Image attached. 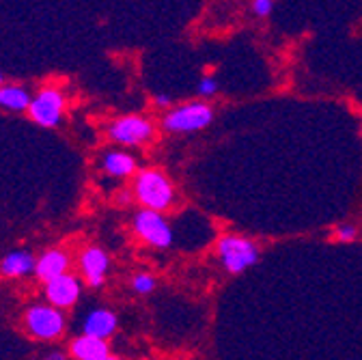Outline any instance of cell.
<instances>
[{"mask_svg": "<svg viewBox=\"0 0 362 360\" xmlns=\"http://www.w3.org/2000/svg\"><path fill=\"white\" fill-rule=\"evenodd\" d=\"M117 326H119V320H117V315L112 310H108V308H95V310H90L86 318H84L82 330H84L86 337L106 341V339H110L117 332Z\"/></svg>", "mask_w": 362, "mask_h": 360, "instance_id": "10", "label": "cell"}, {"mask_svg": "<svg viewBox=\"0 0 362 360\" xmlns=\"http://www.w3.org/2000/svg\"><path fill=\"white\" fill-rule=\"evenodd\" d=\"M80 291H82V285H80L78 277H74V274L59 277L45 285V298H48V304L59 310L74 306L80 298Z\"/></svg>", "mask_w": 362, "mask_h": 360, "instance_id": "8", "label": "cell"}, {"mask_svg": "<svg viewBox=\"0 0 362 360\" xmlns=\"http://www.w3.org/2000/svg\"><path fill=\"white\" fill-rule=\"evenodd\" d=\"M132 289L141 296H147L156 289V279L151 274H136L132 279Z\"/></svg>", "mask_w": 362, "mask_h": 360, "instance_id": "16", "label": "cell"}, {"mask_svg": "<svg viewBox=\"0 0 362 360\" xmlns=\"http://www.w3.org/2000/svg\"><path fill=\"white\" fill-rule=\"evenodd\" d=\"M102 166L112 177H129L136 173V160L127 151H108L102 160Z\"/></svg>", "mask_w": 362, "mask_h": 360, "instance_id": "14", "label": "cell"}, {"mask_svg": "<svg viewBox=\"0 0 362 360\" xmlns=\"http://www.w3.org/2000/svg\"><path fill=\"white\" fill-rule=\"evenodd\" d=\"M197 93H199L201 98H211V95H216V93H218V82H216V78H211V76L201 78V82H199V86H197Z\"/></svg>", "mask_w": 362, "mask_h": 360, "instance_id": "17", "label": "cell"}, {"mask_svg": "<svg viewBox=\"0 0 362 360\" xmlns=\"http://www.w3.org/2000/svg\"><path fill=\"white\" fill-rule=\"evenodd\" d=\"M69 354L74 360H106L110 356L108 343L93 337H76L69 345Z\"/></svg>", "mask_w": 362, "mask_h": 360, "instance_id": "13", "label": "cell"}, {"mask_svg": "<svg viewBox=\"0 0 362 360\" xmlns=\"http://www.w3.org/2000/svg\"><path fill=\"white\" fill-rule=\"evenodd\" d=\"M106 360H119V358H115V356H108Z\"/></svg>", "mask_w": 362, "mask_h": 360, "instance_id": "23", "label": "cell"}, {"mask_svg": "<svg viewBox=\"0 0 362 360\" xmlns=\"http://www.w3.org/2000/svg\"><path fill=\"white\" fill-rule=\"evenodd\" d=\"M334 238L339 242H354L358 238V229L354 227V224L345 222V224H339V227L334 229Z\"/></svg>", "mask_w": 362, "mask_h": 360, "instance_id": "18", "label": "cell"}, {"mask_svg": "<svg viewBox=\"0 0 362 360\" xmlns=\"http://www.w3.org/2000/svg\"><path fill=\"white\" fill-rule=\"evenodd\" d=\"M43 360H67V356L63 354V352H52V354H48Z\"/></svg>", "mask_w": 362, "mask_h": 360, "instance_id": "21", "label": "cell"}, {"mask_svg": "<svg viewBox=\"0 0 362 360\" xmlns=\"http://www.w3.org/2000/svg\"><path fill=\"white\" fill-rule=\"evenodd\" d=\"M108 137H110V141H115L119 145L139 147V145H145V143L153 141L156 127L143 115H125V117H119L117 121L110 123Z\"/></svg>", "mask_w": 362, "mask_h": 360, "instance_id": "5", "label": "cell"}, {"mask_svg": "<svg viewBox=\"0 0 362 360\" xmlns=\"http://www.w3.org/2000/svg\"><path fill=\"white\" fill-rule=\"evenodd\" d=\"M119 201H129V197H127V192H123V194H119Z\"/></svg>", "mask_w": 362, "mask_h": 360, "instance_id": "22", "label": "cell"}, {"mask_svg": "<svg viewBox=\"0 0 362 360\" xmlns=\"http://www.w3.org/2000/svg\"><path fill=\"white\" fill-rule=\"evenodd\" d=\"M153 102H156V106H170V98L168 95H164V93H160V95H156L153 98Z\"/></svg>", "mask_w": 362, "mask_h": 360, "instance_id": "20", "label": "cell"}, {"mask_svg": "<svg viewBox=\"0 0 362 360\" xmlns=\"http://www.w3.org/2000/svg\"><path fill=\"white\" fill-rule=\"evenodd\" d=\"M108 265H110V259L108 255L98 248V246H88L86 250H82L80 255V267H82V274L88 283V287H102L104 281H106V272H108Z\"/></svg>", "mask_w": 362, "mask_h": 360, "instance_id": "9", "label": "cell"}, {"mask_svg": "<svg viewBox=\"0 0 362 360\" xmlns=\"http://www.w3.org/2000/svg\"><path fill=\"white\" fill-rule=\"evenodd\" d=\"M0 82H3V74H0Z\"/></svg>", "mask_w": 362, "mask_h": 360, "instance_id": "24", "label": "cell"}, {"mask_svg": "<svg viewBox=\"0 0 362 360\" xmlns=\"http://www.w3.org/2000/svg\"><path fill=\"white\" fill-rule=\"evenodd\" d=\"M65 315L63 310L50 304H35L24 315L26 330L41 341H57L65 332Z\"/></svg>", "mask_w": 362, "mask_h": 360, "instance_id": "3", "label": "cell"}, {"mask_svg": "<svg viewBox=\"0 0 362 360\" xmlns=\"http://www.w3.org/2000/svg\"><path fill=\"white\" fill-rule=\"evenodd\" d=\"M35 267H37V259L28 250H13L0 261V274L7 279H20L33 274Z\"/></svg>", "mask_w": 362, "mask_h": 360, "instance_id": "12", "label": "cell"}, {"mask_svg": "<svg viewBox=\"0 0 362 360\" xmlns=\"http://www.w3.org/2000/svg\"><path fill=\"white\" fill-rule=\"evenodd\" d=\"M63 108H65L63 93L48 86V88H41V91L33 98L28 115L41 127H57L63 119Z\"/></svg>", "mask_w": 362, "mask_h": 360, "instance_id": "7", "label": "cell"}, {"mask_svg": "<svg viewBox=\"0 0 362 360\" xmlns=\"http://www.w3.org/2000/svg\"><path fill=\"white\" fill-rule=\"evenodd\" d=\"M272 9H274V3H272V0H255L252 3V11L259 18H267L272 13Z\"/></svg>", "mask_w": 362, "mask_h": 360, "instance_id": "19", "label": "cell"}, {"mask_svg": "<svg viewBox=\"0 0 362 360\" xmlns=\"http://www.w3.org/2000/svg\"><path fill=\"white\" fill-rule=\"evenodd\" d=\"M67 267H69V257L65 250L59 248H50L45 250L39 259H37V267H35V274L48 285L50 281L65 277L67 274Z\"/></svg>", "mask_w": 362, "mask_h": 360, "instance_id": "11", "label": "cell"}, {"mask_svg": "<svg viewBox=\"0 0 362 360\" xmlns=\"http://www.w3.org/2000/svg\"><path fill=\"white\" fill-rule=\"evenodd\" d=\"M134 197L143 209L162 214L175 203V186L168 175L160 168H143L134 177Z\"/></svg>", "mask_w": 362, "mask_h": 360, "instance_id": "1", "label": "cell"}, {"mask_svg": "<svg viewBox=\"0 0 362 360\" xmlns=\"http://www.w3.org/2000/svg\"><path fill=\"white\" fill-rule=\"evenodd\" d=\"M216 255L229 274H242L259 261V248L244 236H222L216 244Z\"/></svg>", "mask_w": 362, "mask_h": 360, "instance_id": "2", "label": "cell"}, {"mask_svg": "<svg viewBox=\"0 0 362 360\" xmlns=\"http://www.w3.org/2000/svg\"><path fill=\"white\" fill-rule=\"evenodd\" d=\"M134 231L145 244L153 248H168L173 244V229L162 214L151 209H141L134 216Z\"/></svg>", "mask_w": 362, "mask_h": 360, "instance_id": "6", "label": "cell"}, {"mask_svg": "<svg viewBox=\"0 0 362 360\" xmlns=\"http://www.w3.org/2000/svg\"><path fill=\"white\" fill-rule=\"evenodd\" d=\"M30 102H33V98L24 86H3L0 88V106L7 110H16V112L28 110Z\"/></svg>", "mask_w": 362, "mask_h": 360, "instance_id": "15", "label": "cell"}, {"mask_svg": "<svg viewBox=\"0 0 362 360\" xmlns=\"http://www.w3.org/2000/svg\"><path fill=\"white\" fill-rule=\"evenodd\" d=\"M214 121V110L205 102H192L168 110L162 119V127L170 134L179 132H199Z\"/></svg>", "mask_w": 362, "mask_h": 360, "instance_id": "4", "label": "cell"}]
</instances>
